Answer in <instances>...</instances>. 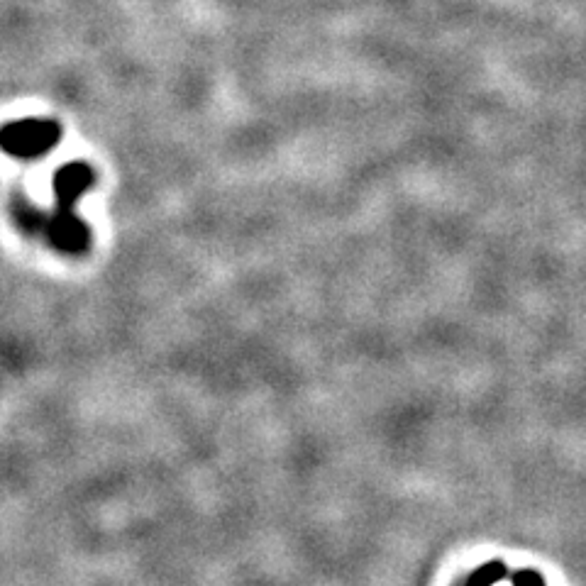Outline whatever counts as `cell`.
Segmentation results:
<instances>
[{"label":"cell","instance_id":"obj_1","mask_svg":"<svg viewBox=\"0 0 586 586\" xmlns=\"http://www.w3.org/2000/svg\"><path fill=\"white\" fill-rule=\"evenodd\" d=\"M513 586H545V582L533 569H523V572L513 574Z\"/></svg>","mask_w":586,"mask_h":586}]
</instances>
